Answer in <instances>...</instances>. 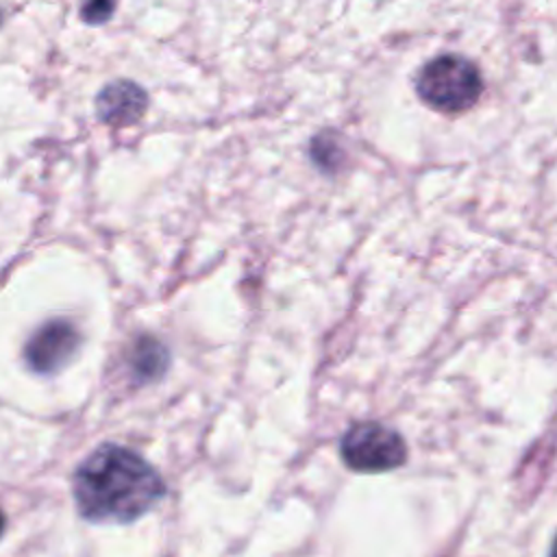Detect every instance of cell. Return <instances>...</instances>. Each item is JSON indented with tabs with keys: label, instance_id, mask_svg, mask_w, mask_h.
<instances>
[{
	"label": "cell",
	"instance_id": "3",
	"mask_svg": "<svg viewBox=\"0 0 557 557\" xmlns=\"http://www.w3.org/2000/svg\"><path fill=\"white\" fill-rule=\"evenodd\" d=\"M342 459L357 472H385L398 468L407 457L405 440L379 422L352 424L339 444Z\"/></svg>",
	"mask_w": 557,
	"mask_h": 557
},
{
	"label": "cell",
	"instance_id": "1",
	"mask_svg": "<svg viewBox=\"0 0 557 557\" xmlns=\"http://www.w3.org/2000/svg\"><path fill=\"white\" fill-rule=\"evenodd\" d=\"M165 494L161 474L135 450L102 444L74 472V500L94 522H133Z\"/></svg>",
	"mask_w": 557,
	"mask_h": 557
},
{
	"label": "cell",
	"instance_id": "5",
	"mask_svg": "<svg viewBox=\"0 0 557 557\" xmlns=\"http://www.w3.org/2000/svg\"><path fill=\"white\" fill-rule=\"evenodd\" d=\"M146 91L131 81H115L107 85L96 98V111L102 122L124 126L137 122L146 111Z\"/></svg>",
	"mask_w": 557,
	"mask_h": 557
},
{
	"label": "cell",
	"instance_id": "4",
	"mask_svg": "<svg viewBox=\"0 0 557 557\" xmlns=\"http://www.w3.org/2000/svg\"><path fill=\"white\" fill-rule=\"evenodd\" d=\"M78 331L72 322L54 318L41 324L24 346V359L30 370L50 374L61 370L78 348Z\"/></svg>",
	"mask_w": 557,
	"mask_h": 557
},
{
	"label": "cell",
	"instance_id": "9",
	"mask_svg": "<svg viewBox=\"0 0 557 557\" xmlns=\"http://www.w3.org/2000/svg\"><path fill=\"white\" fill-rule=\"evenodd\" d=\"M553 553H557V537H555V546H553Z\"/></svg>",
	"mask_w": 557,
	"mask_h": 557
},
{
	"label": "cell",
	"instance_id": "6",
	"mask_svg": "<svg viewBox=\"0 0 557 557\" xmlns=\"http://www.w3.org/2000/svg\"><path fill=\"white\" fill-rule=\"evenodd\" d=\"M133 368L144 376V379H152L159 376L168 363V355L163 350V346L152 339V337H141L135 346H133Z\"/></svg>",
	"mask_w": 557,
	"mask_h": 557
},
{
	"label": "cell",
	"instance_id": "2",
	"mask_svg": "<svg viewBox=\"0 0 557 557\" xmlns=\"http://www.w3.org/2000/svg\"><path fill=\"white\" fill-rule=\"evenodd\" d=\"M416 89L422 102L431 109L461 113L479 100L483 81L472 61L457 54H444L422 67Z\"/></svg>",
	"mask_w": 557,
	"mask_h": 557
},
{
	"label": "cell",
	"instance_id": "8",
	"mask_svg": "<svg viewBox=\"0 0 557 557\" xmlns=\"http://www.w3.org/2000/svg\"><path fill=\"white\" fill-rule=\"evenodd\" d=\"M4 524H7V520H4V513L0 511V537H2V533H4Z\"/></svg>",
	"mask_w": 557,
	"mask_h": 557
},
{
	"label": "cell",
	"instance_id": "7",
	"mask_svg": "<svg viewBox=\"0 0 557 557\" xmlns=\"http://www.w3.org/2000/svg\"><path fill=\"white\" fill-rule=\"evenodd\" d=\"M115 0H81V17L87 24H102L111 17Z\"/></svg>",
	"mask_w": 557,
	"mask_h": 557
}]
</instances>
